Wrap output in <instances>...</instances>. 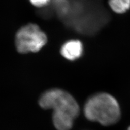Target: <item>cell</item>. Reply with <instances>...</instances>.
I'll return each mask as SVG.
<instances>
[{
	"label": "cell",
	"instance_id": "5",
	"mask_svg": "<svg viewBox=\"0 0 130 130\" xmlns=\"http://www.w3.org/2000/svg\"><path fill=\"white\" fill-rule=\"evenodd\" d=\"M111 9L118 14H123L130 8V0H109Z\"/></svg>",
	"mask_w": 130,
	"mask_h": 130
},
{
	"label": "cell",
	"instance_id": "2",
	"mask_svg": "<svg viewBox=\"0 0 130 130\" xmlns=\"http://www.w3.org/2000/svg\"><path fill=\"white\" fill-rule=\"evenodd\" d=\"M84 114L88 120L108 126L116 123L120 110L116 99L111 95L101 93L91 96L85 104Z\"/></svg>",
	"mask_w": 130,
	"mask_h": 130
},
{
	"label": "cell",
	"instance_id": "4",
	"mask_svg": "<svg viewBox=\"0 0 130 130\" xmlns=\"http://www.w3.org/2000/svg\"><path fill=\"white\" fill-rule=\"evenodd\" d=\"M83 47L82 43L77 40H72L66 42L61 48V54L65 59L74 61L82 55Z\"/></svg>",
	"mask_w": 130,
	"mask_h": 130
},
{
	"label": "cell",
	"instance_id": "1",
	"mask_svg": "<svg viewBox=\"0 0 130 130\" xmlns=\"http://www.w3.org/2000/svg\"><path fill=\"white\" fill-rule=\"evenodd\" d=\"M40 106L53 110V121L58 130H70L73 121L78 116V104L70 93L62 89L54 88L44 92L39 100Z\"/></svg>",
	"mask_w": 130,
	"mask_h": 130
},
{
	"label": "cell",
	"instance_id": "6",
	"mask_svg": "<svg viewBox=\"0 0 130 130\" xmlns=\"http://www.w3.org/2000/svg\"><path fill=\"white\" fill-rule=\"evenodd\" d=\"M32 5L38 8L46 7L50 3V0H29Z\"/></svg>",
	"mask_w": 130,
	"mask_h": 130
},
{
	"label": "cell",
	"instance_id": "7",
	"mask_svg": "<svg viewBox=\"0 0 130 130\" xmlns=\"http://www.w3.org/2000/svg\"><path fill=\"white\" fill-rule=\"evenodd\" d=\"M127 130H130V127H129L128 128V129H127Z\"/></svg>",
	"mask_w": 130,
	"mask_h": 130
},
{
	"label": "cell",
	"instance_id": "3",
	"mask_svg": "<svg viewBox=\"0 0 130 130\" xmlns=\"http://www.w3.org/2000/svg\"><path fill=\"white\" fill-rule=\"evenodd\" d=\"M47 42L46 34L37 24L29 23L21 27L15 36V46L21 54L40 51Z\"/></svg>",
	"mask_w": 130,
	"mask_h": 130
}]
</instances>
